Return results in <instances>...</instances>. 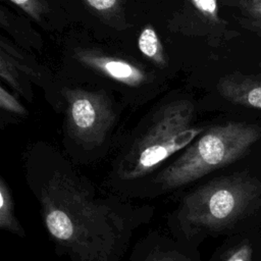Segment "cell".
<instances>
[{
    "label": "cell",
    "mask_w": 261,
    "mask_h": 261,
    "mask_svg": "<svg viewBox=\"0 0 261 261\" xmlns=\"http://www.w3.org/2000/svg\"><path fill=\"white\" fill-rule=\"evenodd\" d=\"M43 192L42 215L56 252L70 261H122L139 221L58 178Z\"/></svg>",
    "instance_id": "cell-1"
},
{
    "label": "cell",
    "mask_w": 261,
    "mask_h": 261,
    "mask_svg": "<svg viewBox=\"0 0 261 261\" xmlns=\"http://www.w3.org/2000/svg\"><path fill=\"white\" fill-rule=\"evenodd\" d=\"M261 203V180L237 173L211 180L185 197L176 214L187 241L222 232L248 216Z\"/></svg>",
    "instance_id": "cell-2"
},
{
    "label": "cell",
    "mask_w": 261,
    "mask_h": 261,
    "mask_svg": "<svg viewBox=\"0 0 261 261\" xmlns=\"http://www.w3.org/2000/svg\"><path fill=\"white\" fill-rule=\"evenodd\" d=\"M260 137L256 123L228 121L211 126L159 174L157 181L164 190L195 181L245 156Z\"/></svg>",
    "instance_id": "cell-3"
},
{
    "label": "cell",
    "mask_w": 261,
    "mask_h": 261,
    "mask_svg": "<svg viewBox=\"0 0 261 261\" xmlns=\"http://www.w3.org/2000/svg\"><path fill=\"white\" fill-rule=\"evenodd\" d=\"M193 117L194 106L188 100H175L161 107L123 159L122 177L140 178L192 144L205 132L193 124Z\"/></svg>",
    "instance_id": "cell-4"
},
{
    "label": "cell",
    "mask_w": 261,
    "mask_h": 261,
    "mask_svg": "<svg viewBox=\"0 0 261 261\" xmlns=\"http://www.w3.org/2000/svg\"><path fill=\"white\" fill-rule=\"evenodd\" d=\"M67 101V126L71 136L84 145H100L114 120L108 99L97 92L64 91Z\"/></svg>",
    "instance_id": "cell-5"
},
{
    "label": "cell",
    "mask_w": 261,
    "mask_h": 261,
    "mask_svg": "<svg viewBox=\"0 0 261 261\" xmlns=\"http://www.w3.org/2000/svg\"><path fill=\"white\" fill-rule=\"evenodd\" d=\"M75 57L90 68L127 87H140L148 80L145 70L120 57L110 56L94 50L77 51Z\"/></svg>",
    "instance_id": "cell-6"
},
{
    "label": "cell",
    "mask_w": 261,
    "mask_h": 261,
    "mask_svg": "<svg viewBox=\"0 0 261 261\" xmlns=\"http://www.w3.org/2000/svg\"><path fill=\"white\" fill-rule=\"evenodd\" d=\"M217 89L225 100L233 104L261 109V72H231L219 80Z\"/></svg>",
    "instance_id": "cell-7"
},
{
    "label": "cell",
    "mask_w": 261,
    "mask_h": 261,
    "mask_svg": "<svg viewBox=\"0 0 261 261\" xmlns=\"http://www.w3.org/2000/svg\"><path fill=\"white\" fill-rule=\"evenodd\" d=\"M240 13L241 25L261 38V0H238L226 3Z\"/></svg>",
    "instance_id": "cell-8"
},
{
    "label": "cell",
    "mask_w": 261,
    "mask_h": 261,
    "mask_svg": "<svg viewBox=\"0 0 261 261\" xmlns=\"http://www.w3.org/2000/svg\"><path fill=\"white\" fill-rule=\"evenodd\" d=\"M138 47L141 53L154 64L160 67L165 66L166 58L163 46L156 31L151 25H147L141 31L138 39Z\"/></svg>",
    "instance_id": "cell-9"
},
{
    "label": "cell",
    "mask_w": 261,
    "mask_h": 261,
    "mask_svg": "<svg viewBox=\"0 0 261 261\" xmlns=\"http://www.w3.org/2000/svg\"><path fill=\"white\" fill-rule=\"evenodd\" d=\"M0 227L19 237L25 234L14 215L11 195L3 179L0 182Z\"/></svg>",
    "instance_id": "cell-10"
},
{
    "label": "cell",
    "mask_w": 261,
    "mask_h": 261,
    "mask_svg": "<svg viewBox=\"0 0 261 261\" xmlns=\"http://www.w3.org/2000/svg\"><path fill=\"white\" fill-rule=\"evenodd\" d=\"M138 261H191V259L178 249L157 244L143 253Z\"/></svg>",
    "instance_id": "cell-11"
},
{
    "label": "cell",
    "mask_w": 261,
    "mask_h": 261,
    "mask_svg": "<svg viewBox=\"0 0 261 261\" xmlns=\"http://www.w3.org/2000/svg\"><path fill=\"white\" fill-rule=\"evenodd\" d=\"M85 4L107 21H116L122 13L123 2L118 0H87Z\"/></svg>",
    "instance_id": "cell-12"
},
{
    "label": "cell",
    "mask_w": 261,
    "mask_h": 261,
    "mask_svg": "<svg viewBox=\"0 0 261 261\" xmlns=\"http://www.w3.org/2000/svg\"><path fill=\"white\" fill-rule=\"evenodd\" d=\"M10 3L22 9L27 14L36 20H40L41 15L47 9V3L38 0H11Z\"/></svg>",
    "instance_id": "cell-13"
},
{
    "label": "cell",
    "mask_w": 261,
    "mask_h": 261,
    "mask_svg": "<svg viewBox=\"0 0 261 261\" xmlns=\"http://www.w3.org/2000/svg\"><path fill=\"white\" fill-rule=\"evenodd\" d=\"M0 106L2 109L14 114L24 115L27 113V110L18 102V100L8 93L3 87L0 88Z\"/></svg>",
    "instance_id": "cell-14"
},
{
    "label": "cell",
    "mask_w": 261,
    "mask_h": 261,
    "mask_svg": "<svg viewBox=\"0 0 261 261\" xmlns=\"http://www.w3.org/2000/svg\"><path fill=\"white\" fill-rule=\"evenodd\" d=\"M252 247L249 244L239 245L229 250L221 261H251Z\"/></svg>",
    "instance_id": "cell-15"
},
{
    "label": "cell",
    "mask_w": 261,
    "mask_h": 261,
    "mask_svg": "<svg viewBox=\"0 0 261 261\" xmlns=\"http://www.w3.org/2000/svg\"><path fill=\"white\" fill-rule=\"evenodd\" d=\"M260 68H261V62H260Z\"/></svg>",
    "instance_id": "cell-16"
}]
</instances>
